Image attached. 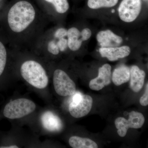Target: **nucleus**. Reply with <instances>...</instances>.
<instances>
[{"label":"nucleus","instance_id":"nucleus-1","mask_svg":"<svg viewBox=\"0 0 148 148\" xmlns=\"http://www.w3.org/2000/svg\"><path fill=\"white\" fill-rule=\"evenodd\" d=\"M49 22L32 0H11L0 29L11 48L32 51Z\"/></svg>","mask_w":148,"mask_h":148},{"label":"nucleus","instance_id":"nucleus-2","mask_svg":"<svg viewBox=\"0 0 148 148\" xmlns=\"http://www.w3.org/2000/svg\"><path fill=\"white\" fill-rule=\"evenodd\" d=\"M67 29L53 27L46 29L39 38L32 51L46 58L56 56L68 49Z\"/></svg>","mask_w":148,"mask_h":148},{"label":"nucleus","instance_id":"nucleus-3","mask_svg":"<svg viewBox=\"0 0 148 148\" xmlns=\"http://www.w3.org/2000/svg\"><path fill=\"white\" fill-rule=\"evenodd\" d=\"M23 51L26 59L24 58L19 66L21 76L28 83L36 88H45L48 84L49 78L44 66L32 57V51L27 50Z\"/></svg>","mask_w":148,"mask_h":148},{"label":"nucleus","instance_id":"nucleus-4","mask_svg":"<svg viewBox=\"0 0 148 148\" xmlns=\"http://www.w3.org/2000/svg\"><path fill=\"white\" fill-rule=\"evenodd\" d=\"M41 11L49 21H56L58 16L67 13L70 8L68 0H34Z\"/></svg>","mask_w":148,"mask_h":148},{"label":"nucleus","instance_id":"nucleus-5","mask_svg":"<svg viewBox=\"0 0 148 148\" xmlns=\"http://www.w3.org/2000/svg\"><path fill=\"white\" fill-rule=\"evenodd\" d=\"M36 106L33 101L26 98H18L9 102L5 107L3 114L11 119L28 115L34 111Z\"/></svg>","mask_w":148,"mask_h":148},{"label":"nucleus","instance_id":"nucleus-6","mask_svg":"<svg viewBox=\"0 0 148 148\" xmlns=\"http://www.w3.org/2000/svg\"><path fill=\"white\" fill-rule=\"evenodd\" d=\"M53 80L54 89L58 95L71 96L76 92V88L75 82L63 70L56 69L53 73Z\"/></svg>","mask_w":148,"mask_h":148},{"label":"nucleus","instance_id":"nucleus-7","mask_svg":"<svg viewBox=\"0 0 148 148\" xmlns=\"http://www.w3.org/2000/svg\"><path fill=\"white\" fill-rule=\"evenodd\" d=\"M145 119L142 113L132 111L129 114L128 120L122 117L117 118L115 121L116 127L118 129V134L120 137H124L127 134L128 128L138 129L143 126Z\"/></svg>","mask_w":148,"mask_h":148},{"label":"nucleus","instance_id":"nucleus-8","mask_svg":"<svg viewBox=\"0 0 148 148\" xmlns=\"http://www.w3.org/2000/svg\"><path fill=\"white\" fill-rule=\"evenodd\" d=\"M141 0H123L119 8L120 18L124 22L135 21L141 12Z\"/></svg>","mask_w":148,"mask_h":148},{"label":"nucleus","instance_id":"nucleus-9","mask_svg":"<svg viewBox=\"0 0 148 148\" xmlns=\"http://www.w3.org/2000/svg\"><path fill=\"white\" fill-rule=\"evenodd\" d=\"M111 66L110 64H105L98 70V76L90 81L89 86L90 89L99 90L105 86L110 84L111 82Z\"/></svg>","mask_w":148,"mask_h":148},{"label":"nucleus","instance_id":"nucleus-10","mask_svg":"<svg viewBox=\"0 0 148 148\" xmlns=\"http://www.w3.org/2000/svg\"><path fill=\"white\" fill-rule=\"evenodd\" d=\"M93 100L92 97L88 95H83L81 101L77 104L70 103L69 111L72 116L75 118H80L87 115L91 110Z\"/></svg>","mask_w":148,"mask_h":148},{"label":"nucleus","instance_id":"nucleus-11","mask_svg":"<svg viewBox=\"0 0 148 148\" xmlns=\"http://www.w3.org/2000/svg\"><path fill=\"white\" fill-rule=\"evenodd\" d=\"M130 52V48L127 46L121 47H101L99 49V52L102 57L107 58L111 61H117L119 58L127 57Z\"/></svg>","mask_w":148,"mask_h":148},{"label":"nucleus","instance_id":"nucleus-12","mask_svg":"<svg viewBox=\"0 0 148 148\" xmlns=\"http://www.w3.org/2000/svg\"><path fill=\"white\" fill-rule=\"evenodd\" d=\"M96 38L101 47H117L123 41L121 37L109 30L99 32Z\"/></svg>","mask_w":148,"mask_h":148},{"label":"nucleus","instance_id":"nucleus-13","mask_svg":"<svg viewBox=\"0 0 148 148\" xmlns=\"http://www.w3.org/2000/svg\"><path fill=\"white\" fill-rule=\"evenodd\" d=\"M41 121L43 127L50 132H59L63 128L61 119L51 111L45 112L41 117Z\"/></svg>","mask_w":148,"mask_h":148},{"label":"nucleus","instance_id":"nucleus-14","mask_svg":"<svg viewBox=\"0 0 148 148\" xmlns=\"http://www.w3.org/2000/svg\"><path fill=\"white\" fill-rule=\"evenodd\" d=\"M11 54V48L0 29V77L5 72Z\"/></svg>","mask_w":148,"mask_h":148},{"label":"nucleus","instance_id":"nucleus-15","mask_svg":"<svg viewBox=\"0 0 148 148\" xmlns=\"http://www.w3.org/2000/svg\"><path fill=\"white\" fill-rule=\"evenodd\" d=\"M146 73L138 66H133L130 70V88L134 92H138L144 85Z\"/></svg>","mask_w":148,"mask_h":148},{"label":"nucleus","instance_id":"nucleus-16","mask_svg":"<svg viewBox=\"0 0 148 148\" xmlns=\"http://www.w3.org/2000/svg\"><path fill=\"white\" fill-rule=\"evenodd\" d=\"M67 40L68 48L72 51L79 50L82 45L83 40L81 32L75 27L67 29Z\"/></svg>","mask_w":148,"mask_h":148},{"label":"nucleus","instance_id":"nucleus-17","mask_svg":"<svg viewBox=\"0 0 148 148\" xmlns=\"http://www.w3.org/2000/svg\"><path fill=\"white\" fill-rule=\"evenodd\" d=\"M130 79V69L127 66L122 65L114 70L112 80L114 84L119 86L128 82Z\"/></svg>","mask_w":148,"mask_h":148},{"label":"nucleus","instance_id":"nucleus-18","mask_svg":"<svg viewBox=\"0 0 148 148\" xmlns=\"http://www.w3.org/2000/svg\"><path fill=\"white\" fill-rule=\"evenodd\" d=\"M69 144L73 148H97L98 145L94 141L87 138L72 136L69 140Z\"/></svg>","mask_w":148,"mask_h":148},{"label":"nucleus","instance_id":"nucleus-19","mask_svg":"<svg viewBox=\"0 0 148 148\" xmlns=\"http://www.w3.org/2000/svg\"><path fill=\"white\" fill-rule=\"evenodd\" d=\"M119 0H88V5L92 9L111 8L116 5Z\"/></svg>","mask_w":148,"mask_h":148},{"label":"nucleus","instance_id":"nucleus-20","mask_svg":"<svg viewBox=\"0 0 148 148\" xmlns=\"http://www.w3.org/2000/svg\"><path fill=\"white\" fill-rule=\"evenodd\" d=\"M140 104L143 106H147L148 105V84H146L145 91L144 95L140 98Z\"/></svg>","mask_w":148,"mask_h":148},{"label":"nucleus","instance_id":"nucleus-21","mask_svg":"<svg viewBox=\"0 0 148 148\" xmlns=\"http://www.w3.org/2000/svg\"><path fill=\"white\" fill-rule=\"evenodd\" d=\"M8 3L7 0H0V21L4 14Z\"/></svg>","mask_w":148,"mask_h":148},{"label":"nucleus","instance_id":"nucleus-22","mask_svg":"<svg viewBox=\"0 0 148 148\" xmlns=\"http://www.w3.org/2000/svg\"><path fill=\"white\" fill-rule=\"evenodd\" d=\"M92 33L90 29L85 28L81 32V35L82 39L83 41L87 40H88L91 37Z\"/></svg>","mask_w":148,"mask_h":148},{"label":"nucleus","instance_id":"nucleus-23","mask_svg":"<svg viewBox=\"0 0 148 148\" xmlns=\"http://www.w3.org/2000/svg\"><path fill=\"white\" fill-rule=\"evenodd\" d=\"M1 148H18V147L16 145L10 146L8 147H0Z\"/></svg>","mask_w":148,"mask_h":148},{"label":"nucleus","instance_id":"nucleus-24","mask_svg":"<svg viewBox=\"0 0 148 148\" xmlns=\"http://www.w3.org/2000/svg\"><path fill=\"white\" fill-rule=\"evenodd\" d=\"M145 1H147L148 0H144Z\"/></svg>","mask_w":148,"mask_h":148}]
</instances>
